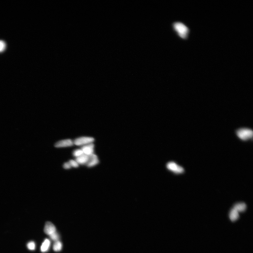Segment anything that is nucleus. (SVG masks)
<instances>
[{"instance_id": "nucleus-1", "label": "nucleus", "mask_w": 253, "mask_h": 253, "mask_svg": "<svg viewBox=\"0 0 253 253\" xmlns=\"http://www.w3.org/2000/svg\"><path fill=\"white\" fill-rule=\"evenodd\" d=\"M236 135L243 141H247L253 137V131L248 128H241L236 130Z\"/></svg>"}, {"instance_id": "nucleus-2", "label": "nucleus", "mask_w": 253, "mask_h": 253, "mask_svg": "<svg viewBox=\"0 0 253 253\" xmlns=\"http://www.w3.org/2000/svg\"><path fill=\"white\" fill-rule=\"evenodd\" d=\"M173 27L180 38H186L189 32V29L186 26L180 22H176L174 24Z\"/></svg>"}, {"instance_id": "nucleus-3", "label": "nucleus", "mask_w": 253, "mask_h": 253, "mask_svg": "<svg viewBox=\"0 0 253 253\" xmlns=\"http://www.w3.org/2000/svg\"><path fill=\"white\" fill-rule=\"evenodd\" d=\"M166 167L169 171L176 174H179L184 172V169L174 162H169L166 165Z\"/></svg>"}, {"instance_id": "nucleus-4", "label": "nucleus", "mask_w": 253, "mask_h": 253, "mask_svg": "<svg viewBox=\"0 0 253 253\" xmlns=\"http://www.w3.org/2000/svg\"><path fill=\"white\" fill-rule=\"evenodd\" d=\"M94 141V139L92 137H81L76 139L73 141L74 144L75 145L85 146V145L93 143Z\"/></svg>"}, {"instance_id": "nucleus-5", "label": "nucleus", "mask_w": 253, "mask_h": 253, "mask_svg": "<svg viewBox=\"0 0 253 253\" xmlns=\"http://www.w3.org/2000/svg\"><path fill=\"white\" fill-rule=\"evenodd\" d=\"M56 231V228L53 223L51 222H47L46 223L44 228L45 233L50 236L55 233Z\"/></svg>"}, {"instance_id": "nucleus-6", "label": "nucleus", "mask_w": 253, "mask_h": 253, "mask_svg": "<svg viewBox=\"0 0 253 253\" xmlns=\"http://www.w3.org/2000/svg\"><path fill=\"white\" fill-rule=\"evenodd\" d=\"M73 145V141L69 139L58 141L55 144V146L56 148H63L72 146Z\"/></svg>"}, {"instance_id": "nucleus-7", "label": "nucleus", "mask_w": 253, "mask_h": 253, "mask_svg": "<svg viewBox=\"0 0 253 253\" xmlns=\"http://www.w3.org/2000/svg\"><path fill=\"white\" fill-rule=\"evenodd\" d=\"M89 160L88 162L86 164L87 166L91 167L95 166L99 163L98 156L94 153L89 156Z\"/></svg>"}, {"instance_id": "nucleus-8", "label": "nucleus", "mask_w": 253, "mask_h": 253, "mask_svg": "<svg viewBox=\"0 0 253 253\" xmlns=\"http://www.w3.org/2000/svg\"><path fill=\"white\" fill-rule=\"evenodd\" d=\"M94 145L93 143L85 145L82 147L81 150L83 153L87 155H90L94 154Z\"/></svg>"}, {"instance_id": "nucleus-9", "label": "nucleus", "mask_w": 253, "mask_h": 253, "mask_svg": "<svg viewBox=\"0 0 253 253\" xmlns=\"http://www.w3.org/2000/svg\"><path fill=\"white\" fill-rule=\"evenodd\" d=\"M89 156L84 154L80 157L76 158L75 161L79 164L86 165L88 161Z\"/></svg>"}, {"instance_id": "nucleus-10", "label": "nucleus", "mask_w": 253, "mask_h": 253, "mask_svg": "<svg viewBox=\"0 0 253 253\" xmlns=\"http://www.w3.org/2000/svg\"><path fill=\"white\" fill-rule=\"evenodd\" d=\"M233 208L239 213L245 211L246 209V205L244 203H239L236 204Z\"/></svg>"}, {"instance_id": "nucleus-11", "label": "nucleus", "mask_w": 253, "mask_h": 253, "mask_svg": "<svg viewBox=\"0 0 253 253\" xmlns=\"http://www.w3.org/2000/svg\"><path fill=\"white\" fill-rule=\"evenodd\" d=\"M229 217L230 220L232 221H235L237 220L239 218V212L234 209H232L229 213Z\"/></svg>"}, {"instance_id": "nucleus-12", "label": "nucleus", "mask_w": 253, "mask_h": 253, "mask_svg": "<svg viewBox=\"0 0 253 253\" xmlns=\"http://www.w3.org/2000/svg\"><path fill=\"white\" fill-rule=\"evenodd\" d=\"M50 244H51V241H50L48 239L45 240L43 242V243L41 246V251L42 252H47L49 248Z\"/></svg>"}, {"instance_id": "nucleus-13", "label": "nucleus", "mask_w": 253, "mask_h": 253, "mask_svg": "<svg viewBox=\"0 0 253 253\" xmlns=\"http://www.w3.org/2000/svg\"><path fill=\"white\" fill-rule=\"evenodd\" d=\"M62 244L60 241H57L55 242L53 245V250L56 252H60L62 250Z\"/></svg>"}, {"instance_id": "nucleus-14", "label": "nucleus", "mask_w": 253, "mask_h": 253, "mask_svg": "<svg viewBox=\"0 0 253 253\" xmlns=\"http://www.w3.org/2000/svg\"><path fill=\"white\" fill-rule=\"evenodd\" d=\"M83 154V152L81 149L76 150L73 152L74 156L76 158L79 157Z\"/></svg>"}, {"instance_id": "nucleus-15", "label": "nucleus", "mask_w": 253, "mask_h": 253, "mask_svg": "<svg viewBox=\"0 0 253 253\" xmlns=\"http://www.w3.org/2000/svg\"><path fill=\"white\" fill-rule=\"evenodd\" d=\"M27 248L30 250H34L36 247L34 242L31 241L28 243L27 245Z\"/></svg>"}, {"instance_id": "nucleus-16", "label": "nucleus", "mask_w": 253, "mask_h": 253, "mask_svg": "<svg viewBox=\"0 0 253 253\" xmlns=\"http://www.w3.org/2000/svg\"><path fill=\"white\" fill-rule=\"evenodd\" d=\"M51 239L53 241H58L59 239V235L57 232H56L55 233L51 234L49 236Z\"/></svg>"}, {"instance_id": "nucleus-17", "label": "nucleus", "mask_w": 253, "mask_h": 253, "mask_svg": "<svg viewBox=\"0 0 253 253\" xmlns=\"http://www.w3.org/2000/svg\"><path fill=\"white\" fill-rule=\"evenodd\" d=\"M70 163L71 166L74 167V168H77L79 166V164L75 160H70L69 162Z\"/></svg>"}, {"instance_id": "nucleus-18", "label": "nucleus", "mask_w": 253, "mask_h": 253, "mask_svg": "<svg viewBox=\"0 0 253 253\" xmlns=\"http://www.w3.org/2000/svg\"><path fill=\"white\" fill-rule=\"evenodd\" d=\"M6 48V44L3 40H0V53L4 51Z\"/></svg>"}, {"instance_id": "nucleus-19", "label": "nucleus", "mask_w": 253, "mask_h": 253, "mask_svg": "<svg viewBox=\"0 0 253 253\" xmlns=\"http://www.w3.org/2000/svg\"><path fill=\"white\" fill-rule=\"evenodd\" d=\"M63 168L65 169H69L72 168V167L69 162L65 163L63 165Z\"/></svg>"}]
</instances>
